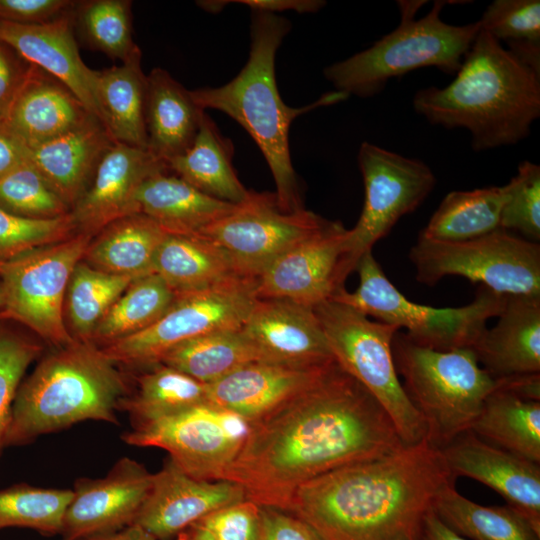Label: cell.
<instances>
[{
	"label": "cell",
	"instance_id": "cell-1",
	"mask_svg": "<svg viewBox=\"0 0 540 540\" xmlns=\"http://www.w3.org/2000/svg\"><path fill=\"white\" fill-rule=\"evenodd\" d=\"M403 446L380 403L334 361L305 391L250 423L221 480L259 506L288 511L302 484Z\"/></svg>",
	"mask_w": 540,
	"mask_h": 540
},
{
	"label": "cell",
	"instance_id": "cell-2",
	"mask_svg": "<svg viewBox=\"0 0 540 540\" xmlns=\"http://www.w3.org/2000/svg\"><path fill=\"white\" fill-rule=\"evenodd\" d=\"M455 480L441 451L424 438L302 484L287 512L322 540H419L425 515Z\"/></svg>",
	"mask_w": 540,
	"mask_h": 540
},
{
	"label": "cell",
	"instance_id": "cell-3",
	"mask_svg": "<svg viewBox=\"0 0 540 540\" xmlns=\"http://www.w3.org/2000/svg\"><path fill=\"white\" fill-rule=\"evenodd\" d=\"M413 107L433 125L467 129L475 151L512 145L540 116V74L480 28L456 78L417 91Z\"/></svg>",
	"mask_w": 540,
	"mask_h": 540
},
{
	"label": "cell",
	"instance_id": "cell-4",
	"mask_svg": "<svg viewBox=\"0 0 540 540\" xmlns=\"http://www.w3.org/2000/svg\"><path fill=\"white\" fill-rule=\"evenodd\" d=\"M291 29L290 22L277 14L252 12L251 45L241 71L219 87L191 90L196 104L219 110L238 122L253 138L265 157L276 185V199L286 212L305 209L289 151V129L299 115L348 97L335 91L311 105L293 108L282 100L275 79V58Z\"/></svg>",
	"mask_w": 540,
	"mask_h": 540
},
{
	"label": "cell",
	"instance_id": "cell-5",
	"mask_svg": "<svg viewBox=\"0 0 540 540\" xmlns=\"http://www.w3.org/2000/svg\"><path fill=\"white\" fill-rule=\"evenodd\" d=\"M87 341L42 357L16 394L5 447L28 444L82 421L118 424L116 411L129 392L124 374Z\"/></svg>",
	"mask_w": 540,
	"mask_h": 540
},
{
	"label": "cell",
	"instance_id": "cell-6",
	"mask_svg": "<svg viewBox=\"0 0 540 540\" xmlns=\"http://www.w3.org/2000/svg\"><path fill=\"white\" fill-rule=\"evenodd\" d=\"M392 355L402 387L426 426V439L442 449L469 431L495 379L471 348L437 351L414 343L398 330Z\"/></svg>",
	"mask_w": 540,
	"mask_h": 540
},
{
	"label": "cell",
	"instance_id": "cell-7",
	"mask_svg": "<svg viewBox=\"0 0 540 540\" xmlns=\"http://www.w3.org/2000/svg\"><path fill=\"white\" fill-rule=\"evenodd\" d=\"M447 1H435L418 20L401 17L400 24L372 46L324 69L325 78L346 95L371 97L387 82L412 70L434 66L456 73L480 30L478 21L450 25L440 13Z\"/></svg>",
	"mask_w": 540,
	"mask_h": 540
},
{
	"label": "cell",
	"instance_id": "cell-8",
	"mask_svg": "<svg viewBox=\"0 0 540 540\" xmlns=\"http://www.w3.org/2000/svg\"><path fill=\"white\" fill-rule=\"evenodd\" d=\"M355 270L359 285L354 292L340 289L331 299L345 303L378 321L405 328L416 344L437 351L471 348L487 328L490 318L497 317L506 295L480 285L475 299L457 308H433L404 297L389 281L372 251L359 259Z\"/></svg>",
	"mask_w": 540,
	"mask_h": 540
},
{
	"label": "cell",
	"instance_id": "cell-9",
	"mask_svg": "<svg viewBox=\"0 0 540 540\" xmlns=\"http://www.w3.org/2000/svg\"><path fill=\"white\" fill-rule=\"evenodd\" d=\"M313 310L337 364L380 403L401 441H422L426 426L402 387L392 355V340L400 329L332 299Z\"/></svg>",
	"mask_w": 540,
	"mask_h": 540
},
{
	"label": "cell",
	"instance_id": "cell-10",
	"mask_svg": "<svg viewBox=\"0 0 540 540\" xmlns=\"http://www.w3.org/2000/svg\"><path fill=\"white\" fill-rule=\"evenodd\" d=\"M257 299L256 278L250 277L176 294L169 309L151 326L100 348L118 366L142 370L159 364L165 354L186 341L241 329Z\"/></svg>",
	"mask_w": 540,
	"mask_h": 540
},
{
	"label": "cell",
	"instance_id": "cell-11",
	"mask_svg": "<svg viewBox=\"0 0 540 540\" xmlns=\"http://www.w3.org/2000/svg\"><path fill=\"white\" fill-rule=\"evenodd\" d=\"M92 238L75 234L0 260V319L25 325L54 348L74 342L64 317L66 291Z\"/></svg>",
	"mask_w": 540,
	"mask_h": 540
},
{
	"label": "cell",
	"instance_id": "cell-12",
	"mask_svg": "<svg viewBox=\"0 0 540 540\" xmlns=\"http://www.w3.org/2000/svg\"><path fill=\"white\" fill-rule=\"evenodd\" d=\"M408 257L416 280L434 286L456 275L501 295H540V246L504 229L462 242L418 237Z\"/></svg>",
	"mask_w": 540,
	"mask_h": 540
},
{
	"label": "cell",
	"instance_id": "cell-13",
	"mask_svg": "<svg viewBox=\"0 0 540 540\" xmlns=\"http://www.w3.org/2000/svg\"><path fill=\"white\" fill-rule=\"evenodd\" d=\"M365 200L356 225L343 242L344 279L359 259L384 238L401 217L413 212L433 190L436 178L422 161L407 158L369 142L358 151Z\"/></svg>",
	"mask_w": 540,
	"mask_h": 540
},
{
	"label": "cell",
	"instance_id": "cell-14",
	"mask_svg": "<svg viewBox=\"0 0 540 540\" xmlns=\"http://www.w3.org/2000/svg\"><path fill=\"white\" fill-rule=\"evenodd\" d=\"M250 429L241 416L210 402L132 428L122 440L157 447L193 478L218 481L240 451Z\"/></svg>",
	"mask_w": 540,
	"mask_h": 540
},
{
	"label": "cell",
	"instance_id": "cell-15",
	"mask_svg": "<svg viewBox=\"0 0 540 540\" xmlns=\"http://www.w3.org/2000/svg\"><path fill=\"white\" fill-rule=\"evenodd\" d=\"M332 222L306 209L286 212L275 193L250 190L244 201L197 235L220 248L242 276L257 278L285 250Z\"/></svg>",
	"mask_w": 540,
	"mask_h": 540
},
{
	"label": "cell",
	"instance_id": "cell-16",
	"mask_svg": "<svg viewBox=\"0 0 540 540\" xmlns=\"http://www.w3.org/2000/svg\"><path fill=\"white\" fill-rule=\"evenodd\" d=\"M347 229L337 221L291 246L256 278L258 299H284L315 307L344 288L343 242Z\"/></svg>",
	"mask_w": 540,
	"mask_h": 540
},
{
	"label": "cell",
	"instance_id": "cell-17",
	"mask_svg": "<svg viewBox=\"0 0 540 540\" xmlns=\"http://www.w3.org/2000/svg\"><path fill=\"white\" fill-rule=\"evenodd\" d=\"M153 474L129 457L120 458L101 478H79L63 517L62 540H83L132 524L152 484Z\"/></svg>",
	"mask_w": 540,
	"mask_h": 540
},
{
	"label": "cell",
	"instance_id": "cell-18",
	"mask_svg": "<svg viewBox=\"0 0 540 540\" xmlns=\"http://www.w3.org/2000/svg\"><path fill=\"white\" fill-rule=\"evenodd\" d=\"M168 170L148 149L114 142L70 211L76 234L94 237L111 222L138 213L136 194L154 173Z\"/></svg>",
	"mask_w": 540,
	"mask_h": 540
},
{
	"label": "cell",
	"instance_id": "cell-19",
	"mask_svg": "<svg viewBox=\"0 0 540 540\" xmlns=\"http://www.w3.org/2000/svg\"><path fill=\"white\" fill-rule=\"evenodd\" d=\"M244 499L240 485L193 478L169 458L153 474L148 495L132 524L158 540H169L215 510Z\"/></svg>",
	"mask_w": 540,
	"mask_h": 540
},
{
	"label": "cell",
	"instance_id": "cell-20",
	"mask_svg": "<svg viewBox=\"0 0 540 540\" xmlns=\"http://www.w3.org/2000/svg\"><path fill=\"white\" fill-rule=\"evenodd\" d=\"M440 451L455 478L469 477L490 487L540 534L539 463L494 446L471 430Z\"/></svg>",
	"mask_w": 540,
	"mask_h": 540
},
{
	"label": "cell",
	"instance_id": "cell-21",
	"mask_svg": "<svg viewBox=\"0 0 540 540\" xmlns=\"http://www.w3.org/2000/svg\"><path fill=\"white\" fill-rule=\"evenodd\" d=\"M74 9L42 24L0 22V43L59 80L101 122L96 70L89 68L80 56L73 32Z\"/></svg>",
	"mask_w": 540,
	"mask_h": 540
},
{
	"label": "cell",
	"instance_id": "cell-22",
	"mask_svg": "<svg viewBox=\"0 0 540 540\" xmlns=\"http://www.w3.org/2000/svg\"><path fill=\"white\" fill-rule=\"evenodd\" d=\"M241 331L262 362L309 366L334 360L313 308L284 299H257Z\"/></svg>",
	"mask_w": 540,
	"mask_h": 540
},
{
	"label": "cell",
	"instance_id": "cell-23",
	"mask_svg": "<svg viewBox=\"0 0 540 540\" xmlns=\"http://www.w3.org/2000/svg\"><path fill=\"white\" fill-rule=\"evenodd\" d=\"M334 361L309 366L252 362L207 384V401L252 423L313 385Z\"/></svg>",
	"mask_w": 540,
	"mask_h": 540
},
{
	"label": "cell",
	"instance_id": "cell-24",
	"mask_svg": "<svg viewBox=\"0 0 540 540\" xmlns=\"http://www.w3.org/2000/svg\"><path fill=\"white\" fill-rule=\"evenodd\" d=\"M93 118L70 89L31 64L5 116L27 146L67 133Z\"/></svg>",
	"mask_w": 540,
	"mask_h": 540
},
{
	"label": "cell",
	"instance_id": "cell-25",
	"mask_svg": "<svg viewBox=\"0 0 540 540\" xmlns=\"http://www.w3.org/2000/svg\"><path fill=\"white\" fill-rule=\"evenodd\" d=\"M496 325L471 347L494 379L540 373V295H506Z\"/></svg>",
	"mask_w": 540,
	"mask_h": 540
},
{
	"label": "cell",
	"instance_id": "cell-26",
	"mask_svg": "<svg viewBox=\"0 0 540 540\" xmlns=\"http://www.w3.org/2000/svg\"><path fill=\"white\" fill-rule=\"evenodd\" d=\"M114 142L105 126L93 118L67 133L28 146V161L72 209Z\"/></svg>",
	"mask_w": 540,
	"mask_h": 540
},
{
	"label": "cell",
	"instance_id": "cell-27",
	"mask_svg": "<svg viewBox=\"0 0 540 540\" xmlns=\"http://www.w3.org/2000/svg\"><path fill=\"white\" fill-rule=\"evenodd\" d=\"M205 111L190 91L166 70L154 68L147 76L145 124L147 149L165 163L193 143Z\"/></svg>",
	"mask_w": 540,
	"mask_h": 540
},
{
	"label": "cell",
	"instance_id": "cell-28",
	"mask_svg": "<svg viewBox=\"0 0 540 540\" xmlns=\"http://www.w3.org/2000/svg\"><path fill=\"white\" fill-rule=\"evenodd\" d=\"M136 205L138 213L167 233L181 235H197L235 206L202 193L169 170L154 173L142 183Z\"/></svg>",
	"mask_w": 540,
	"mask_h": 540
},
{
	"label": "cell",
	"instance_id": "cell-29",
	"mask_svg": "<svg viewBox=\"0 0 540 540\" xmlns=\"http://www.w3.org/2000/svg\"><path fill=\"white\" fill-rule=\"evenodd\" d=\"M166 234L150 217L134 213L99 231L82 260L107 273L140 278L152 273L155 255Z\"/></svg>",
	"mask_w": 540,
	"mask_h": 540
},
{
	"label": "cell",
	"instance_id": "cell-30",
	"mask_svg": "<svg viewBox=\"0 0 540 540\" xmlns=\"http://www.w3.org/2000/svg\"><path fill=\"white\" fill-rule=\"evenodd\" d=\"M96 75L102 124L114 141L147 149V76L141 67V50L121 65L96 70Z\"/></svg>",
	"mask_w": 540,
	"mask_h": 540
},
{
	"label": "cell",
	"instance_id": "cell-31",
	"mask_svg": "<svg viewBox=\"0 0 540 540\" xmlns=\"http://www.w3.org/2000/svg\"><path fill=\"white\" fill-rule=\"evenodd\" d=\"M233 146L205 113L192 145L166 162L168 170L202 193L238 204L250 190L240 182L232 165Z\"/></svg>",
	"mask_w": 540,
	"mask_h": 540
},
{
	"label": "cell",
	"instance_id": "cell-32",
	"mask_svg": "<svg viewBox=\"0 0 540 540\" xmlns=\"http://www.w3.org/2000/svg\"><path fill=\"white\" fill-rule=\"evenodd\" d=\"M152 273L176 293L203 290L242 276L229 257L198 235L167 233L155 255Z\"/></svg>",
	"mask_w": 540,
	"mask_h": 540
},
{
	"label": "cell",
	"instance_id": "cell-33",
	"mask_svg": "<svg viewBox=\"0 0 540 540\" xmlns=\"http://www.w3.org/2000/svg\"><path fill=\"white\" fill-rule=\"evenodd\" d=\"M470 430L494 446L540 464V401L495 389Z\"/></svg>",
	"mask_w": 540,
	"mask_h": 540
},
{
	"label": "cell",
	"instance_id": "cell-34",
	"mask_svg": "<svg viewBox=\"0 0 540 540\" xmlns=\"http://www.w3.org/2000/svg\"><path fill=\"white\" fill-rule=\"evenodd\" d=\"M136 388L122 398L132 428L159 420L207 402V384L165 364L142 369Z\"/></svg>",
	"mask_w": 540,
	"mask_h": 540
},
{
	"label": "cell",
	"instance_id": "cell-35",
	"mask_svg": "<svg viewBox=\"0 0 540 540\" xmlns=\"http://www.w3.org/2000/svg\"><path fill=\"white\" fill-rule=\"evenodd\" d=\"M507 198L505 186L448 193L421 231L423 238L462 242L501 229V213Z\"/></svg>",
	"mask_w": 540,
	"mask_h": 540
},
{
	"label": "cell",
	"instance_id": "cell-36",
	"mask_svg": "<svg viewBox=\"0 0 540 540\" xmlns=\"http://www.w3.org/2000/svg\"><path fill=\"white\" fill-rule=\"evenodd\" d=\"M433 511L467 540H540L530 523L508 505L482 506L461 495L455 484L441 490Z\"/></svg>",
	"mask_w": 540,
	"mask_h": 540
},
{
	"label": "cell",
	"instance_id": "cell-37",
	"mask_svg": "<svg viewBox=\"0 0 540 540\" xmlns=\"http://www.w3.org/2000/svg\"><path fill=\"white\" fill-rule=\"evenodd\" d=\"M260 355L241 329L209 333L186 341L162 358V364L211 384L252 362Z\"/></svg>",
	"mask_w": 540,
	"mask_h": 540
},
{
	"label": "cell",
	"instance_id": "cell-38",
	"mask_svg": "<svg viewBox=\"0 0 540 540\" xmlns=\"http://www.w3.org/2000/svg\"><path fill=\"white\" fill-rule=\"evenodd\" d=\"M176 293L158 275L134 280L96 325L89 341L103 347L151 326L172 305Z\"/></svg>",
	"mask_w": 540,
	"mask_h": 540
},
{
	"label": "cell",
	"instance_id": "cell-39",
	"mask_svg": "<svg viewBox=\"0 0 540 540\" xmlns=\"http://www.w3.org/2000/svg\"><path fill=\"white\" fill-rule=\"evenodd\" d=\"M137 278L95 269L81 260L66 291L64 311L68 330L78 341H89L96 325Z\"/></svg>",
	"mask_w": 540,
	"mask_h": 540
},
{
	"label": "cell",
	"instance_id": "cell-40",
	"mask_svg": "<svg viewBox=\"0 0 540 540\" xmlns=\"http://www.w3.org/2000/svg\"><path fill=\"white\" fill-rule=\"evenodd\" d=\"M131 7L129 0L78 1L74 26L91 49L125 62L140 50L133 41Z\"/></svg>",
	"mask_w": 540,
	"mask_h": 540
},
{
	"label": "cell",
	"instance_id": "cell-41",
	"mask_svg": "<svg viewBox=\"0 0 540 540\" xmlns=\"http://www.w3.org/2000/svg\"><path fill=\"white\" fill-rule=\"evenodd\" d=\"M72 489L19 483L0 490V529L22 527L44 535L60 534Z\"/></svg>",
	"mask_w": 540,
	"mask_h": 540
},
{
	"label": "cell",
	"instance_id": "cell-42",
	"mask_svg": "<svg viewBox=\"0 0 540 540\" xmlns=\"http://www.w3.org/2000/svg\"><path fill=\"white\" fill-rule=\"evenodd\" d=\"M0 208L31 219H53L71 211L29 161L0 179Z\"/></svg>",
	"mask_w": 540,
	"mask_h": 540
},
{
	"label": "cell",
	"instance_id": "cell-43",
	"mask_svg": "<svg viewBox=\"0 0 540 540\" xmlns=\"http://www.w3.org/2000/svg\"><path fill=\"white\" fill-rule=\"evenodd\" d=\"M75 234L70 213L53 219H31L0 208V260L63 241Z\"/></svg>",
	"mask_w": 540,
	"mask_h": 540
},
{
	"label": "cell",
	"instance_id": "cell-44",
	"mask_svg": "<svg viewBox=\"0 0 540 540\" xmlns=\"http://www.w3.org/2000/svg\"><path fill=\"white\" fill-rule=\"evenodd\" d=\"M42 350L35 340L0 328V454L5 448L13 403L24 374Z\"/></svg>",
	"mask_w": 540,
	"mask_h": 540
},
{
	"label": "cell",
	"instance_id": "cell-45",
	"mask_svg": "<svg viewBox=\"0 0 540 540\" xmlns=\"http://www.w3.org/2000/svg\"><path fill=\"white\" fill-rule=\"evenodd\" d=\"M500 226L520 232L529 241L540 239V167L529 161L519 164L508 184Z\"/></svg>",
	"mask_w": 540,
	"mask_h": 540
},
{
	"label": "cell",
	"instance_id": "cell-46",
	"mask_svg": "<svg viewBox=\"0 0 540 540\" xmlns=\"http://www.w3.org/2000/svg\"><path fill=\"white\" fill-rule=\"evenodd\" d=\"M478 22L482 30L508 47L540 44L539 0H496Z\"/></svg>",
	"mask_w": 540,
	"mask_h": 540
},
{
	"label": "cell",
	"instance_id": "cell-47",
	"mask_svg": "<svg viewBox=\"0 0 540 540\" xmlns=\"http://www.w3.org/2000/svg\"><path fill=\"white\" fill-rule=\"evenodd\" d=\"M195 524L216 540H259L260 506L244 499L215 510Z\"/></svg>",
	"mask_w": 540,
	"mask_h": 540
},
{
	"label": "cell",
	"instance_id": "cell-48",
	"mask_svg": "<svg viewBox=\"0 0 540 540\" xmlns=\"http://www.w3.org/2000/svg\"><path fill=\"white\" fill-rule=\"evenodd\" d=\"M72 0H0V22L30 25L52 21L70 11Z\"/></svg>",
	"mask_w": 540,
	"mask_h": 540
},
{
	"label": "cell",
	"instance_id": "cell-49",
	"mask_svg": "<svg viewBox=\"0 0 540 540\" xmlns=\"http://www.w3.org/2000/svg\"><path fill=\"white\" fill-rule=\"evenodd\" d=\"M260 516L259 540H322L308 523L290 512L260 506Z\"/></svg>",
	"mask_w": 540,
	"mask_h": 540
},
{
	"label": "cell",
	"instance_id": "cell-50",
	"mask_svg": "<svg viewBox=\"0 0 540 540\" xmlns=\"http://www.w3.org/2000/svg\"><path fill=\"white\" fill-rule=\"evenodd\" d=\"M28 67L29 63L0 43V119L5 118Z\"/></svg>",
	"mask_w": 540,
	"mask_h": 540
},
{
	"label": "cell",
	"instance_id": "cell-51",
	"mask_svg": "<svg viewBox=\"0 0 540 540\" xmlns=\"http://www.w3.org/2000/svg\"><path fill=\"white\" fill-rule=\"evenodd\" d=\"M27 161V144L0 119V179Z\"/></svg>",
	"mask_w": 540,
	"mask_h": 540
},
{
	"label": "cell",
	"instance_id": "cell-52",
	"mask_svg": "<svg viewBox=\"0 0 540 540\" xmlns=\"http://www.w3.org/2000/svg\"><path fill=\"white\" fill-rule=\"evenodd\" d=\"M496 389L528 401H540V373L495 378Z\"/></svg>",
	"mask_w": 540,
	"mask_h": 540
},
{
	"label": "cell",
	"instance_id": "cell-53",
	"mask_svg": "<svg viewBox=\"0 0 540 540\" xmlns=\"http://www.w3.org/2000/svg\"><path fill=\"white\" fill-rule=\"evenodd\" d=\"M248 6L252 12L276 14L287 10L297 13H315L326 5L322 0H240L233 1Z\"/></svg>",
	"mask_w": 540,
	"mask_h": 540
},
{
	"label": "cell",
	"instance_id": "cell-54",
	"mask_svg": "<svg viewBox=\"0 0 540 540\" xmlns=\"http://www.w3.org/2000/svg\"><path fill=\"white\" fill-rule=\"evenodd\" d=\"M419 540H467L445 525L431 509L424 517Z\"/></svg>",
	"mask_w": 540,
	"mask_h": 540
},
{
	"label": "cell",
	"instance_id": "cell-55",
	"mask_svg": "<svg viewBox=\"0 0 540 540\" xmlns=\"http://www.w3.org/2000/svg\"><path fill=\"white\" fill-rule=\"evenodd\" d=\"M83 540H158L143 528L131 524L114 532L89 537Z\"/></svg>",
	"mask_w": 540,
	"mask_h": 540
},
{
	"label": "cell",
	"instance_id": "cell-56",
	"mask_svg": "<svg viewBox=\"0 0 540 540\" xmlns=\"http://www.w3.org/2000/svg\"><path fill=\"white\" fill-rule=\"evenodd\" d=\"M178 540H216L207 530L194 524L177 536Z\"/></svg>",
	"mask_w": 540,
	"mask_h": 540
},
{
	"label": "cell",
	"instance_id": "cell-57",
	"mask_svg": "<svg viewBox=\"0 0 540 540\" xmlns=\"http://www.w3.org/2000/svg\"><path fill=\"white\" fill-rule=\"evenodd\" d=\"M2 304H3V293H2V288L0 284V308L2 307Z\"/></svg>",
	"mask_w": 540,
	"mask_h": 540
}]
</instances>
